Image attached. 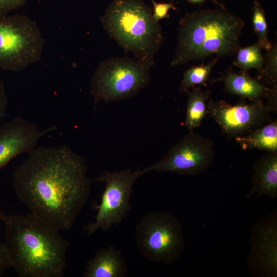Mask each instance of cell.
Returning <instances> with one entry per match:
<instances>
[{
    "instance_id": "9a60e30c",
    "label": "cell",
    "mask_w": 277,
    "mask_h": 277,
    "mask_svg": "<svg viewBox=\"0 0 277 277\" xmlns=\"http://www.w3.org/2000/svg\"><path fill=\"white\" fill-rule=\"evenodd\" d=\"M128 270L120 251L109 246L97 250L89 261L84 277H124Z\"/></svg>"
},
{
    "instance_id": "7402d4cb",
    "label": "cell",
    "mask_w": 277,
    "mask_h": 277,
    "mask_svg": "<svg viewBox=\"0 0 277 277\" xmlns=\"http://www.w3.org/2000/svg\"><path fill=\"white\" fill-rule=\"evenodd\" d=\"M153 5L152 16L153 19L157 22L164 18H169L168 12L170 9L176 10V8L171 1L169 3H158L154 0H150Z\"/></svg>"
},
{
    "instance_id": "5b68a950",
    "label": "cell",
    "mask_w": 277,
    "mask_h": 277,
    "mask_svg": "<svg viewBox=\"0 0 277 277\" xmlns=\"http://www.w3.org/2000/svg\"><path fill=\"white\" fill-rule=\"evenodd\" d=\"M154 60L143 61L127 56L112 57L98 64L91 81L95 106L132 97L150 82Z\"/></svg>"
},
{
    "instance_id": "d4e9b609",
    "label": "cell",
    "mask_w": 277,
    "mask_h": 277,
    "mask_svg": "<svg viewBox=\"0 0 277 277\" xmlns=\"http://www.w3.org/2000/svg\"><path fill=\"white\" fill-rule=\"evenodd\" d=\"M8 102V96L4 83L0 78V122L5 116Z\"/></svg>"
},
{
    "instance_id": "ba28073f",
    "label": "cell",
    "mask_w": 277,
    "mask_h": 277,
    "mask_svg": "<svg viewBox=\"0 0 277 277\" xmlns=\"http://www.w3.org/2000/svg\"><path fill=\"white\" fill-rule=\"evenodd\" d=\"M143 170L124 169L119 172L106 171L95 178V182H104L106 186L101 203L96 206L97 212L94 222L83 228L88 236L99 229L104 232L119 223L130 208V198L134 182L144 175Z\"/></svg>"
},
{
    "instance_id": "8fae6325",
    "label": "cell",
    "mask_w": 277,
    "mask_h": 277,
    "mask_svg": "<svg viewBox=\"0 0 277 277\" xmlns=\"http://www.w3.org/2000/svg\"><path fill=\"white\" fill-rule=\"evenodd\" d=\"M276 210L256 223L251 229L246 263L254 276H277Z\"/></svg>"
},
{
    "instance_id": "7c38bea8",
    "label": "cell",
    "mask_w": 277,
    "mask_h": 277,
    "mask_svg": "<svg viewBox=\"0 0 277 277\" xmlns=\"http://www.w3.org/2000/svg\"><path fill=\"white\" fill-rule=\"evenodd\" d=\"M54 129L41 131L34 123L19 117L0 125V171L16 156L35 148L40 138Z\"/></svg>"
},
{
    "instance_id": "8992f818",
    "label": "cell",
    "mask_w": 277,
    "mask_h": 277,
    "mask_svg": "<svg viewBox=\"0 0 277 277\" xmlns=\"http://www.w3.org/2000/svg\"><path fill=\"white\" fill-rule=\"evenodd\" d=\"M45 40L36 23L24 14L0 18V68L18 72L39 61Z\"/></svg>"
},
{
    "instance_id": "9c48e42d",
    "label": "cell",
    "mask_w": 277,
    "mask_h": 277,
    "mask_svg": "<svg viewBox=\"0 0 277 277\" xmlns=\"http://www.w3.org/2000/svg\"><path fill=\"white\" fill-rule=\"evenodd\" d=\"M213 141L193 131L174 145L158 162L143 169V172L155 171L195 175L205 171L213 161Z\"/></svg>"
},
{
    "instance_id": "603a6c76",
    "label": "cell",
    "mask_w": 277,
    "mask_h": 277,
    "mask_svg": "<svg viewBox=\"0 0 277 277\" xmlns=\"http://www.w3.org/2000/svg\"><path fill=\"white\" fill-rule=\"evenodd\" d=\"M27 0H0V18L23 6Z\"/></svg>"
},
{
    "instance_id": "6da1fadb",
    "label": "cell",
    "mask_w": 277,
    "mask_h": 277,
    "mask_svg": "<svg viewBox=\"0 0 277 277\" xmlns=\"http://www.w3.org/2000/svg\"><path fill=\"white\" fill-rule=\"evenodd\" d=\"M27 154L13 173L16 196L59 231L71 229L93 182L87 176L85 160L66 144L35 147Z\"/></svg>"
},
{
    "instance_id": "d6986e66",
    "label": "cell",
    "mask_w": 277,
    "mask_h": 277,
    "mask_svg": "<svg viewBox=\"0 0 277 277\" xmlns=\"http://www.w3.org/2000/svg\"><path fill=\"white\" fill-rule=\"evenodd\" d=\"M262 49L258 42L249 46L240 47L235 54L236 56L232 65L244 71L255 69L258 72H260L264 61V55L261 52Z\"/></svg>"
},
{
    "instance_id": "e0dca14e",
    "label": "cell",
    "mask_w": 277,
    "mask_h": 277,
    "mask_svg": "<svg viewBox=\"0 0 277 277\" xmlns=\"http://www.w3.org/2000/svg\"><path fill=\"white\" fill-rule=\"evenodd\" d=\"M211 91L201 86L191 88L186 93L188 100L184 124L191 131L199 127L207 114V102Z\"/></svg>"
},
{
    "instance_id": "277c9868",
    "label": "cell",
    "mask_w": 277,
    "mask_h": 277,
    "mask_svg": "<svg viewBox=\"0 0 277 277\" xmlns=\"http://www.w3.org/2000/svg\"><path fill=\"white\" fill-rule=\"evenodd\" d=\"M100 20L108 36L138 60H153L165 39L152 8L143 0H113Z\"/></svg>"
},
{
    "instance_id": "5bb4252c",
    "label": "cell",
    "mask_w": 277,
    "mask_h": 277,
    "mask_svg": "<svg viewBox=\"0 0 277 277\" xmlns=\"http://www.w3.org/2000/svg\"><path fill=\"white\" fill-rule=\"evenodd\" d=\"M214 81L223 82L226 92L251 102L263 100L269 88L255 77L250 76L247 71L235 72L231 67Z\"/></svg>"
},
{
    "instance_id": "cb8c5ba5",
    "label": "cell",
    "mask_w": 277,
    "mask_h": 277,
    "mask_svg": "<svg viewBox=\"0 0 277 277\" xmlns=\"http://www.w3.org/2000/svg\"><path fill=\"white\" fill-rule=\"evenodd\" d=\"M12 267V264L8 249L4 242L0 239V276L8 268Z\"/></svg>"
},
{
    "instance_id": "4316f807",
    "label": "cell",
    "mask_w": 277,
    "mask_h": 277,
    "mask_svg": "<svg viewBox=\"0 0 277 277\" xmlns=\"http://www.w3.org/2000/svg\"><path fill=\"white\" fill-rule=\"evenodd\" d=\"M9 216L6 215L4 212H3L0 209V221L5 223L7 220L8 219Z\"/></svg>"
},
{
    "instance_id": "30bf717a",
    "label": "cell",
    "mask_w": 277,
    "mask_h": 277,
    "mask_svg": "<svg viewBox=\"0 0 277 277\" xmlns=\"http://www.w3.org/2000/svg\"><path fill=\"white\" fill-rule=\"evenodd\" d=\"M207 114L220 127L223 133L234 138L266 124L270 111L263 100L234 105L224 101L208 100Z\"/></svg>"
},
{
    "instance_id": "484cf974",
    "label": "cell",
    "mask_w": 277,
    "mask_h": 277,
    "mask_svg": "<svg viewBox=\"0 0 277 277\" xmlns=\"http://www.w3.org/2000/svg\"><path fill=\"white\" fill-rule=\"evenodd\" d=\"M188 2L192 4H196L201 5L204 3L207 0H187ZM214 4L219 5L220 7L225 8L223 4L219 2L217 0H211Z\"/></svg>"
},
{
    "instance_id": "7a4b0ae2",
    "label": "cell",
    "mask_w": 277,
    "mask_h": 277,
    "mask_svg": "<svg viewBox=\"0 0 277 277\" xmlns=\"http://www.w3.org/2000/svg\"><path fill=\"white\" fill-rule=\"evenodd\" d=\"M4 242L12 267L19 277H63L69 242L59 230L36 215H11Z\"/></svg>"
},
{
    "instance_id": "ffe728a7",
    "label": "cell",
    "mask_w": 277,
    "mask_h": 277,
    "mask_svg": "<svg viewBox=\"0 0 277 277\" xmlns=\"http://www.w3.org/2000/svg\"><path fill=\"white\" fill-rule=\"evenodd\" d=\"M265 85L277 87V42L276 38L271 48L266 51L261 71L255 77Z\"/></svg>"
},
{
    "instance_id": "52a82bcc",
    "label": "cell",
    "mask_w": 277,
    "mask_h": 277,
    "mask_svg": "<svg viewBox=\"0 0 277 277\" xmlns=\"http://www.w3.org/2000/svg\"><path fill=\"white\" fill-rule=\"evenodd\" d=\"M135 242L142 255L150 261L170 265L185 247L182 227L177 218L166 211L145 215L138 223Z\"/></svg>"
},
{
    "instance_id": "ac0fdd59",
    "label": "cell",
    "mask_w": 277,
    "mask_h": 277,
    "mask_svg": "<svg viewBox=\"0 0 277 277\" xmlns=\"http://www.w3.org/2000/svg\"><path fill=\"white\" fill-rule=\"evenodd\" d=\"M219 59L215 57L207 64L193 66L185 71L179 87L180 92L186 93L196 86H206L210 80L212 70Z\"/></svg>"
},
{
    "instance_id": "2e32d148",
    "label": "cell",
    "mask_w": 277,
    "mask_h": 277,
    "mask_svg": "<svg viewBox=\"0 0 277 277\" xmlns=\"http://www.w3.org/2000/svg\"><path fill=\"white\" fill-rule=\"evenodd\" d=\"M235 140L243 150L258 149L268 152H277L276 120L237 137Z\"/></svg>"
},
{
    "instance_id": "3957f363",
    "label": "cell",
    "mask_w": 277,
    "mask_h": 277,
    "mask_svg": "<svg viewBox=\"0 0 277 277\" xmlns=\"http://www.w3.org/2000/svg\"><path fill=\"white\" fill-rule=\"evenodd\" d=\"M244 21L226 8L199 10L179 22L177 44L171 62L176 67L212 55L219 58L235 55L240 47Z\"/></svg>"
},
{
    "instance_id": "44dd1931",
    "label": "cell",
    "mask_w": 277,
    "mask_h": 277,
    "mask_svg": "<svg viewBox=\"0 0 277 277\" xmlns=\"http://www.w3.org/2000/svg\"><path fill=\"white\" fill-rule=\"evenodd\" d=\"M252 23L254 33L262 49L269 50L272 43L269 40L268 35V25L265 17V12L260 3L254 1L252 6Z\"/></svg>"
},
{
    "instance_id": "4fadbf2b",
    "label": "cell",
    "mask_w": 277,
    "mask_h": 277,
    "mask_svg": "<svg viewBox=\"0 0 277 277\" xmlns=\"http://www.w3.org/2000/svg\"><path fill=\"white\" fill-rule=\"evenodd\" d=\"M251 179L252 187L246 197L254 193L256 199L262 195L277 197V152H268L254 163Z\"/></svg>"
}]
</instances>
